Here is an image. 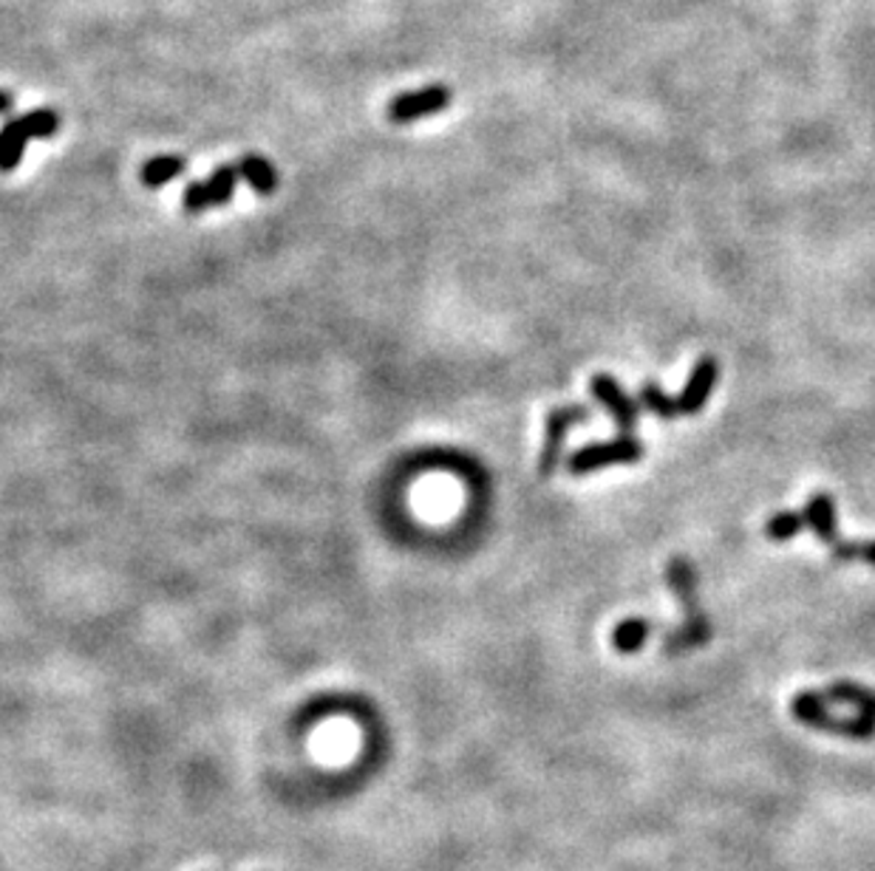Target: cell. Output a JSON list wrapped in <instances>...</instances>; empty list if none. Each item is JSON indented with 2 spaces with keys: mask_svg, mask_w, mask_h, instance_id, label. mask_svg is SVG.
<instances>
[{
  "mask_svg": "<svg viewBox=\"0 0 875 871\" xmlns=\"http://www.w3.org/2000/svg\"><path fill=\"white\" fill-rule=\"evenodd\" d=\"M666 581L675 592L677 601L683 603V612H686V620H683L681 628L666 637V657H681V654L692 651V648L706 646L711 639V623H708L706 612L700 606V594H697V572H694L692 563L686 557H672L666 566Z\"/></svg>",
  "mask_w": 875,
  "mask_h": 871,
  "instance_id": "cell-1",
  "label": "cell"
},
{
  "mask_svg": "<svg viewBox=\"0 0 875 871\" xmlns=\"http://www.w3.org/2000/svg\"><path fill=\"white\" fill-rule=\"evenodd\" d=\"M791 713L797 722H802L804 727L819 730V733H833V736L856 739V742H869V739H875V719L833 716V713H830V702L824 693H816V691L797 693L791 702Z\"/></svg>",
  "mask_w": 875,
  "mask_h": 871,
  "instance_id": "cell-2",
  "label": "cell"
},
{
  "mask_svg": "<svg viewBox=\"0 0 875 871\" xmlns=\"http://www.w3.org/2000/svg\"><path fill=\"white\" fill-rule=\"evenodd\" d=\"M643 458V445L635 436H618L612 442H595V445L578 447L567 458V472L570 476H587V472L603 470V467L637 465Z\"/></svg>",
  "mask_w": 875,
  "mask_h": 871,
  "instance_id": "cell-3",
  "label": "cell"
},
{
  "mask_svg": "<svg viewBox=\"0 0 875 871\" xmlns=\"http://www.w3.org/2000/svg\"><path fill=\"white\" fill-rule=\"evenodd\" d=\"M592 411L583 405H565V407H552L547 414L545 422V445H541V456H538V476L550 478L552 472L561 467L565 461V445H567V433H570L572 425H581V422H590Z\"/></svg>",
  "mask_w": 875,
  "mask_h": 871,
  "instance_id": "cell-4",
  "label": "cell"
},
{
  "mask_svg": "<svg viewBox=\"0 0 875 871\" xmlns=\"http://www.w3.org/2000/svg\"><path fill=\"white\" fill-rule=\"evenodd\" d=\"M590 391H592V396H595V400L607 407V414L615 419L621 436H635L637 419H641V402L632 400V396L623 391L621 382L610 374L592 376Z\"/></svg>",
  "mask_w": 875,
  "mask_h": 871,
  "instance_id": "cell-5",
  "label": "cell"
},
{
  "mask_svg": "<svg viewBox=\"0 0 875 871\" xmlns=\"http://www.w3.org/2000/svg\"><path fill=\"white\" fill-rule=\"evenodd\" d=\"M239 168L233 164H221L210 173V179L204 181H190L188 190L182 195V204L188 213H204L210 208H221L228 204L235 193V184H239Z\"/></svg>",
  "mask_w": 875,
  "mask_h": 871,
  "instance_id": "cell-6",
  "label": "cell"
},
{
  "mask_svg": "<svg viewBox=\"0 0 875 871\" xmlns=\"http://www.w3.org/2000/svg\"><path fill=\"white\" fill-rule=\"evenodd\" d=\"M451 99H454V94L445 85H425V88L409 91V94H400L397 99H391L389 117L397 125L417 123V119L445 110L451 105Z\"/></svg>",
  "mask_w": 875,
  "mask_h": 871,
  "instance_id": "cell-7",
  "label": "cell"
},
{
  "mask_svg": "<svg viewBox=\"0 0 875 871\" xmlns=\"http://www.w3.org/2000/svg\"><path fill=\"white\" fill-rule=\"evenodd\" d=\"M717 376H720V365L714 357H700L694 362L692 376H688L683 394L677 396V405H681V416H694L700 414L706 407L708 396H711L714 385H717Z\"/></svg>",
  "mask_w": 875,
  "mask_h": 871,
  "instance_id": "cell-8",
  "label": "cell"
},
{
  "mask_svg": "<svg viewBox=\"0 0 875 871\" xmlns=\"http://www.w3.org/2000/svg\"><path fill=\"white\" fill-rule=\"evenodd\" d=\"M804 523L808 530L819 538L827 549L836 546L842 538H839V516H836V501L827 496V492H816V496L808 498V507H804Z\"/></svg>",
  "mask_w": 875,
  "mask_h": 871,
  "instance_id": "cell-9",
  "label": "cell"
},
{
  "mask_svg": "<svg viewBox=\"0 0 875 871\" xmlns=\"http://www.w3.org/2000/svg\"><path fill=\"white\" fill-rule=\"evenodd\" d=\"M29 142H32V134L27 130L23 119H9L3 128H0V173H12L14 168L20 164L23 153H27Z\"/></svg>",
  "mask_w": 875,
  "mask_h": 871,
  "instance_id": "cell-10",
  "label": "cell"
},
{
  "mask_svg": "<svg viewBox=\"0 0 875 871\" xmlns=\"http://www.w3.org/2000/svg\"><path fill=\"white\" fill-rule=\"evenodd\" d=\"M824 697H827V702H842V704H850L853 710H858L856 716H869L875 719V691H869V688H864V684L858 682H833L824 691Z\"/></svg>",
  "mask_w": 875,
  "mask_h": 871,
  "instance_id": "cell-11",
  "label": "cell"
},
{
  "mask_svg": "<svg viewBox=\"0 0 875 871\" xmlns=\"http://www.w3.org/2000/svg\"><path fill=\"white\" fill-rule=\"evenodd\" d=\"M655 631V623L643 620V617H630V620L618 623L615 631H612V646H615L618 654H637L646 639L652 637Z\"/></svg>",
  "mask_w": 875,
  "mask_h": 871,
  "instance_id": "cell-12",
  "label": "cell"
},
{
  "mask_svg": "<svg viewBox=\"0 0 875 871\" xmlns=\"http://www.w3.org/2000/svg\"><path fill=\"white\" fill-rule=\"evenodd\" d=\"M239 173L261 195H273L275 188H278V173H275L273 162H266L264 156H244L239 162Z\"/></svg>",
  "mask_w": 875,
  "mask_h": 871,
  "instance_id": "cell-13",
  "label": "cell"
},
{
  "mask_svg": "<svg viewBox=\"0 0 875 871\" xmlns=\"http://www.w3.org/2000/svg\"><path fill=\"white\" fill-rule=\"evenodd\" d=\"M637 402H641V407L646 411V414L657 416V419L663 422H672L681 416V405H677V396L666 394L657 382H643L641 385V394H637Z\"/></svg>",
  "mask_w": 875,
  "mask_h": 871,
  "instance_id": "cell-14",
  "label": "cell"
},
{
  "mask_svg": "<svg viewBox=\"0 0 875 871\" xmlns=\"http://www.w3.org/2000/svg\"><path fill=\"white\" fill-rule=\"evenodd\" d=\"M188 170V159L185 156H154V159H148L143 168V181L148 184V188H165L168 181L179 179V176Z\"/></svg>",
  "mask_w": 875,
  "mask_h": 871,
  "instance_id": "cell-15",
  "label": "cell"
},
{
  "mask_svg": "<svg viewBox=\"0 0 875 871\" xmlns=\"http://www.w3.org/2000/svg\"><path fill=\"white\" fill-rule=\"evenodd\" d=\"M808 530V523H804V516L802 512H777V516L771 518V521L766 523V535L771 538V541L782 543V541H791V538H797L799 532Z\"/></svg>",
  "mask_w": 875,
  "mask_h": 871,
  "instance_id": "cell-16",
  "label": "cell"
},
{
  "mask_svg": "<svg viewBox=\"0 0 875 871\" xmlns=\"http://www.w3.org/2000/svg\"><path fill=\"white\" fill-rule=\"evenodd\" d=\"M20 119H23L27 130L32 134V139H49V136L57 134V128H60L57 110H52V108L29 110V114H23Z\"/></svg>",
  "mask_w": 875,
  "mask_h": 871,
  "instance_id": "cell-17",
  "label": "cell"
},
{
  "mask_svg": "<svg viewBox=\"0 0 875 871\" xmlns=\"http://www.w3.org/2000/svg\"><path fill=\"white\" fill-rule=\"evenodd\" d=\"M830 555L839 563L864 561L875 566V541H839L836 546L830 549Z\"/></svg>",
  "mask_w": 875,
  "mask_h": 871,
  "instance_id": "cell-18",
  "label": "cell"
},
{
  "mask_svg": "<svg viewBox=\"0 0 875 871\" xmlns=\"http://www.w3.org/2000/svg\"><path fill=\"white\" fill-rule=\"evenodd\" d=\"M14 105V97L9 94V91H0V114H9Z\"/></svg>",
  "mask_w": 875,
  "mask_h": 871,
  "instance_id": "cell-19",
  "label": "cell"
}]
</instances>
